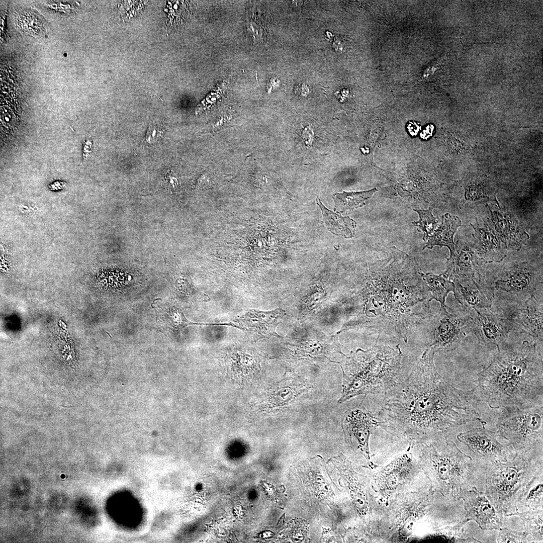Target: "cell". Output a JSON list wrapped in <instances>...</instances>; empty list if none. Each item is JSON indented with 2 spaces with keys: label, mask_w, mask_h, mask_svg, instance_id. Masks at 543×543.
I'll return each instance as SVG.
<instances>
[{
  "label": "cell",
  "mask_w": 543,
  "mask_h": 543,
  "mask_svg": "<svg viewBox=\"0 0 543 543\" xmlns=\"http://www.w3.org/2000/svg\"><path fill=\"white\" fill-rule=\"evenodd\" d=\"M420 275L427 285L428 291L431 292V297L429 301L435 300L440 303V307H446L445 299L449 292L454 291V282L442 275L420 273Z\"/></svg>",
  "instance_id": "cell-25"
},
{
  "label": "cell",
  "mask_w": 543,
  "mask_h": 543,
  "mask_svg": "<svg viewBox=\"0 0 543 543\" xmlns=\"http://www.w3.org/2000/svg\"><path fill=\"white\" fill-rule=\"evenodd\" d=\"M496 542H533L532 539L526 534L502 528L498 530Z\"/></svg>",
  "instance_id": "cell-28"
},
{
  "label": "cell",
  "mask_w": 543,
  "mask_h": 543,
  "mask_svg": "<svg viewBox=\"0 0 543 543\" xmlns=\"http://www.w3.org/2000/svg\"><path fill=\"white\" fill-rule=\"evenodd\" d=\"M411 464V454L406 452L380 470L375 479L380 494L388 497L399 488L407 478Z\"/></svg>",
  "instance_id": "cell-17"
},
{
  "label": "cell",
  "mask_w": 543,
  "mask_h": 543,
  "mask_svg": "<svg viewBox=\"0 0 543 543\" xmlns=\"http://www.w3.org/2000/svg\"><path fill=\"white\" fill-rule=\"evenodd\" d=\"M440 307L439 313L432 320V331L427 348L435 352L449 351L457 348L471 331L472 317L466 310L449 312Z\"/></svg>",
  "instance_id": "cell-8"
},
{
  "label": "cell",
  "mask_w": 543,
  "mask_h": 543,
  "mask_svg": "<svg viewBox=\"0 0 543 543\" xmlns=\"http://www.w3.org/2000/svg\"><path fill=\"white\" fill-rule=\"evenodd\" d=\"M402 353L396 347L376 346L348 361L340 402L360 394L387 393L398 381Z\"/></svg>",
  "instance_id": "cell-5"
},
{
  "label": "cell",
  "mask_w": 543,
  "mask_h": 543,
  "mask_svg": "<svg viewBox=\"0 0 543 543\" xmlns=\"http://www.w3.org/2000/svg\"><path fill=\"white\" fill-rule=\"evenodd\" d=\"M343 424L351 442L370 460L369 441L371 431L381 426L382 424L377 415L366 410L354 409L347 412Z\"/></svg>",
  "instance_id": "cell-13"
},
{
  "label": "cell",
  "mask_w": 543,
  "mask_h": 543,
  "mask_svg": "<svg viewBox=\"0 0 543 543\" xmlns=\"http://www.w3.org/2000/svg\"><path fill=\"white\" fill-rule=\"evenodd\" d=\"M543 306L534 295L530 296L509 317L513 329L529 334L537 344L542 345Z\"/></svg>",
  "instance_id": "cell-14"
},
{
  "label": "cell",
  "mask_w": 543,
  "mask_h": 543,
  "mask_svg": "<svg viewBox=\"0 0 543 543\" xmlns=\"http://www.w3.org/2000/svg\"><path fill=\"white\" fill-rule=\"evenodd\" d=\"M286 315V312L281 308L267 312L250 310L225 324L240 329L255 340L270 336L280 337L276 329Z\"/></svg>",
  "instance_id": "cell-10"
},
{
  "label": "cell",
  "mask_w": 543,
  "mask_h": 543,
  "mask_svg": "<svg viewBox=\"0 0 543 543\" xmlns=\"http://www.w3.org/2000/svg\"><path fill=\"white\" fill-rule=\"evenodd\" d=\"M169 310L164 312L163 311L158 310L157 314V317H165L166 318H159L166 321L167 325L177 329H182L189 325L197 324L189 321L185 316L183 312L179 309L171 307Z\"/></svg>",
  "instance_id": "cell-27"
},
{
  "label": "cell",
  "mask_w": 543,
  "mask_h": 543,
  "mask_svg": "<svg viewBox=\"0 0 543 543\" xmlns=\"http://www.w3.org/2000/svg\"><path fill=\"white\" fill-rule=\"evenodd\" d=\"M458 249L450 253L446 262V270L442 275L447 279H456L472 278L475 276V264L477 262L475 257L473 246L464 243L459 245Z\"/></svg>",
  "instance_id": "cell-20"
},
{
  "label": "cell",
  "mask_w": 543,
  "mask_h": 543,
  "mask_svg": "<svg viewBox=\"0 0 543 543\" xmlns=\"http://www.w3.org/2000/svg\"><path fill=\"white\" fill-rule=\"evenodd\" d=\"M423 443L421 464L436 491L449 499H463L468 491L476 489L475 466L454 441L443 436Z\"/></svg>",
  "instance_id": "cell-4"
},
{
  "label": "cell",
  "mask_w": 543,
  "mask_h": 543,
  "mask_svg": "<svg viewBox=\"0 0 543 543\" xmlns=\"http://www.w3.org/2000/svg\"><path fill=\"white\" fill-rule=\"evenodd\" d=\"M491 363L478 375L473 392L492 408H522L542 403V345L523 341L498 347Z\"/></svg>",
  "instance_id": "cell-2"
},
{
  "label": "cell",
  "mask_w": 543,
  "mask_h": 543,
  "mask_svg": "<svg viewBox=\"0 0 543 543\" xmlns=\"http://www.w3.org/2000/svg\"><path fill=\"white\" fill-rule=\"evenodd\" d=\"M496 426L516 453L542 454V403L522 408L505 409Z\"/></svg>",
  "instance_id": "cell-6"
},
{
  "label": "cell",
  "mask_w": 543,
  "mask_h": 543,
  "mask_svg": "<svg viewBox=\"0 0 543 543\" xmlns=\"http://www.w3.org/2000/svg\"><path fill=\"white\" fill-rule=\"evenodd\" d=\"M471 226L474 230L473 248L478 256V263L502 261L506 255V248L492 230L487 225L486 227L478 224Z\"/></svg>",
  "instance_id": "cell-18"
},
{
  "label": "cell",
  "mask_w": 543,
  "mask_h": 543,
  "mask_svg": "<svg viewBox=\"0 0 543 543\" xmlns=\"http://www.w3.org/2000/svg\"><path fill=\"white\" fill-rule=\"evenodd\" d=\"M517 513L543 510V474L534 477L525 486L516 504Z\"/></svg>",
  "instance_id": "cell-23"
},
{
  "label": "cell",
  "mask_w": 543,
  "mask_h": 543,
  "mask_svg": "<svg viewBox=\"0 0 543 543\" xmlns=\"http://www.w3.org/2000/svg\"><path fill=\"white\" fill-rule=\"evenodd\" d=\"M487 207L490 212L487 225L506 249L519 250L528 240V234L513 215L500 205L493 208L488 205Z\"/></svg>",
  "instance_id": "cell-11"
},
{
  "label": "cell",
  "mask_w": 543,
  "mask_h": 543,
  "mask_svg": "<svg viewBox=\"0 0 543 543\" xmlns=\"http://www.w3.org/2000/svg\"><path fill=\"white\" fill-rule=\"evenodd\" d=\"M377 191L376 188L360 192H345L335 193L333 195L334 211L344 212L364 206L365 202L371 198Z\"/></svg>",
  "instance_id": "cell-24"
},
{
  "label": "cell",
  "mask_w": 543,
  "mask_h": 543,
  "mask_svg": "<svg viewBox=\"0 0 543 543\" xmlns=\"http://www.w3.org/2000/svg\"><path fill=\"white\" fill-rule=\"evenodd\" d=\"M432 210V208L427 210L414 209L418 213L419 219L412 223L417 227L419 231L423 233V239L424 241L429 238L437 224V218L433 215Z\"/></svg>",
  "instance_id": "cell-26"
},
{
  "label": "cell",
  "mask_w": 543,
  "mask_h": 543,
  "mask_svg": "<svg viewBox=\"0 0 543 543\" xmlns=\"http://www.w3.org/2000/svg\"><path fill=\"white\" fill-rule=\"evenodd\" d=\"M441 219V224L429 237L423 249H432L435 245H438L440 247L446 246L451 253L456 249L453 238L458 228L461 225V221L458 217L448 213L443 215Z\"/></svg>",
  "instance_id": "cell-21"
},
{
  "label": "cell",
  "mask_w": 543,
  "mask_h": 543,
  "mask_svg": "<svg viewBox=\"0 0 543 543\" xmlns=\"http://www.w3.org/2000/svg\"><path fill=\"white\" fill-rule=\"evenodd\" d=\"M502 528L523 533L533 542H542L543 510L502 515Z\"/></svg>",
  "instance_id": "cell-19"
},
{
  "label": "cell",
  "mask_w": 543,
  "mask_h": 543,
  "mask_svg": "<svg viewBox=\"0 0 543 543\" xmlns=\"http://www.w3.org/2000/svg\"><path fill=\"white\" fill-rule=\"evenodd\" d=\"M435 352L427 348L406 379L385 393L377 416L381 426L411 440L444 436L480 417L473 390L464 391L447 383L437 372Z\"/></svg>",
  "instance_id": "cell-1"
},
{
  "label": "cell",
  "mask_w": 543,
  "mask_h": 543,
  "mask_svg": "<svg viewBox=\"0 0 543 543\" xmlns=\"http://www.w3.org/2000/svg\"><path fill=\"white\" fill-rule=\"evenodd\" d=\"M316 202L322 212V224L329 232L345 238L354 237L356 227V223L354 220L348 216H342L338 213L329 210L319 199H317Z\"/></svg>",
  "instance_id": "cell-22"
},
{
  "label": "cell",
  "mask_w": 543,
  "mask_h": 543,
  "mask_svg": "<svg viewBox=\"0 0 543 543\" xmlns=\"http://www.w3.org/2000/svg\"><path fill=\"white\" fill-rule=\"evenodd\" d=\"M474 466L476 490L488 497L499 514L509 515L517 513V501L529 482L543 474V457L516 453L505 462Z\"/></svg>",
  "instance_id": "cell-3"
},
{
  "label": "cell",
  "mask_w": 543,
  "mask_h": 543,
  "mask_svg": "<svg viewBox=\"0 0 543 543\" xmlns=\"http://www.w3.org/2000/svg\"><path fill=\"white\" fill-rule=\"evenodd\" d=\"M476 313L477 315L472 318L471 328L479 343L498 347L513 329L509 318L501 317L490 309L481 310Z\"/></svg>",
  "instance_id": "cell-12"
},
{
  "label": "cell",
  "mask_w": 543,
  "mask_h": 543,
  "mask_svg": "<svg viewBox=\"0 0 543 543\" xmlns=\"http://www.w3.org/2000/svg\"><path fill=\"white\" fill-rule=\"evenodd\" d=\"M408 128L411 134L416 135L419 129L420 130V126L414 121H409L408 124Z\"/></svg>",
  "instance_id": "cell-30"
},
{
  "label": "cell",
  "mask_w": 543,
  "mask_h": 543,
  "mask_svg": "<svg viewBox=\"0 0 543 543\" xmlns=\"http://www.w3.org/2000/svg\"><path fill=\"white\" fill-rule=\"evenodd\" d=\"M467 516L484 529L500 530L502 527V516L488 497L483 493L473 490L463 498Z\"/></svg>",
  "instance_id": "cell-15"
},
{
  "label": "cell",
  "mask_w": 543,
  "mask_h": 543,
  "mask_svg": "<svg viewBox=\"0 0 543 543\" xmlns=\"http://www.w3.org/2000/svg\"><path fill=\"white\" fill-rule=\"evenodd\" d=\"M538 284L537 273L527 262H522L505 272L495 282L497 290L517 294L534 295Z\"/></svg>",
  "instance_id": "cell-16"
},
{
  "label": "cell",
  "mask_w": 543,
  "mask_h": 543,
  "mask_svg": "<svg viewBox=\"0 0 543 543\" xmlns=\"http://www.w3.org/2000/svg\"><path fill=\"white\" fill-rule=\"evenodd\" d=\"M163 133L162 127L159 124H152L150 125L146 136V140L152 143L157 140Z\"/></svg>",
  "instance_id": "cell-29"
},
{
  "label": "cell",
  "mask_w": 543,
  "mask_h": 543,
  "mask_svg": "<svg viewBox=\"0 0 543 543\" xmlns=\"http://www.w3.org/2000/svg\"><path fill=\"white\" fill-rule=\"evenodd\" d=\"M453 281L455 297L464 309H473L478 312L491 307L495 296L494 288L481 277L464 278Z\"/></svg>",
  "instance_id": "cell-9"
},
{
  "label": "cell",
  "mask_w": 543,
  "mask_h": 543,
  "mask_svg": "<svg viewBox=\"0 0 543 543\" xmlns=\"http://www.w3.org/2000/svg\"><path fill=\"white\" fill-rule=\"evenodd\" d=\"M457 439L464 446L461 450L471 458L475 466L505 462L516 455L511 445L497 431L485 427L460 432Z\"/></svg>",
  "instance_id": "cell-7"
}]
</instances>
